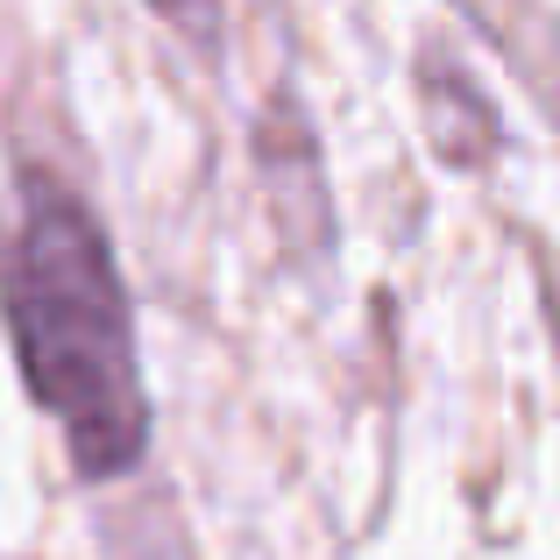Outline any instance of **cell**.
<instances>
[{
	"label": "cell",
	"mask_w": 560,
	"mask_h": 560,
	"mask_svg": "<svg viewBox=\"0 0 560 560\" xmlns=\"http://www.w3.org/2000/svg\"><path fill=\"white\" fill-rule=\"evenodd\" d=\"M0 305L22 383L57 419L79 476H128L150 447V390L114 248L85 199L28 178L0 248Z\"/></svg>",
	"instance_id": "cell-1"
}]
</instances>
